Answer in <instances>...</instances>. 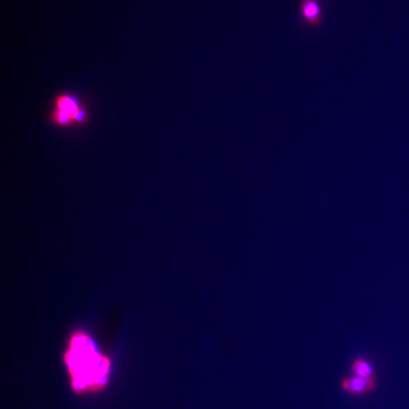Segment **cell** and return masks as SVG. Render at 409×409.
Instances as JSON below:
<instances>
[{"mask_svg":"<svg viewBox=\"0 0 409 409\" xmlns=\"http://www.w3.org/2000/svg\"><path fill=\"white\" fill-rule=\"evenodd\" d=\"M63 359L76 394L99 392L108 385L112 360L85 329L77 328L68 334Z\"/></svg>","mask_w":409,"mask_h":409,"instance_id":"6da1fadb","label":"cell"},{"mask_svg":"<svg viewBox=\"0 0 409 409\" xmlns=\"http://www.w3.org/2000/svg\"><path fill=\"white\" fill-rule=\"evenodd\" d=\"M377 379H366L355 374L347 375L340 381L342 391L353 397L369 395L377 389Z\"/></svg>","mask_w":409,"mask_h":409,"instance_id":"7a4b0ae2","label":"cell"},{"mask_svg":"<svg viewBox=\"0 0 409 409\" xmlns=\"http://www.w3.org/2000/svg\"><path fill=\"white\" fill-rule=\"evenodd\" d=\"M300 14L303 22L311 26L319 24L322 16L320 3L317 0H302L300 3Z\"/></svg>","mask_w":409,"mask_h":409,"instance_id":"3957f363","label":"cell"},{"mask_svg":"<svg viewBox=\"0 0 409 409\" xmlns=\"http://www.w3.org/2000/svg\"><path fill=\"white\" fill-rule=\"evenodd\" d=\"M352 374L366 379H377V373L373 364L366 357H355L350 363Z\"/></svg>","mask_w":409,"mask_h":409,"instance_id":"277c9868","label":"cell"},{"mask_svg":"<svg viewBox=\"0 0 409 409\" xmlns=\"http://www.w3.org/2000/svg\"><path fill=\"white\" fill-rule=\"evenodd\" d=\"M56 111H59L69 116L72 122H74L76 114L81 110L76 99L68 95L61 96L58 98V100L56 101Z\"/></svg>","mask_w":409,"mask_h":409,"instance_id":"5b68a950","label":"cell"}]
</instances>
